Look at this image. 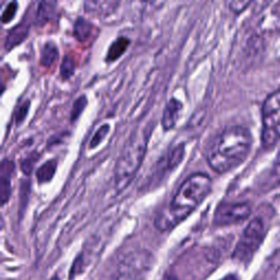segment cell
<instances>
[{
  "label": "cell",
  "mask_w": 280,
  "mask_h": 280,
  "mask_svg": "<svg viewBox=\"0 0 280 280\" xmlns=\"http://www.w3.org/2000/svg\"><path fill=\"white\" fill-rule=\"evenodd\" d=\"M251 212L252 208L248 203L222 202L214 211L213 224L219 227L240 224L250 217Z\"/></svg>",
  "instance_id": "6"
},
{
  "label": "cell",
  "mask_w": 280,
  "mask_h": 280,
  "mask_svg": "<svg viewBox=\"0 0 280 280\" xmlns=\"http://www.w3.org/2000/svg\"><path fill=\"white\" fill-rule=\"evenodd\" d=\"M109 131H110L109 125H103V126L100 127L97 131V133L95 134V136H93L92 139H91L90 148H95L96 146L100 145L101 141L105 138V136L107 135V133H109Z\"/></svg>",
  "instance_id": "16"
},
{
  "label": "cell",
  "mask_w": 280,
  "mask_h": 280,
  "mask_svg": "<svg viewBox=\"0 0 280 280\" xmlns=\"http://www.w3.org/2000/svg\"><path fill=\"white\" fill-rule=\"evenodd\" d=\"M183 109V104L176 99H171L166 105V109L163 111L161 124L166 132L170 131L176 125V121L179 117V113Z\"/></svg>",
  "instance_id": "7"
},
{
  "label": "cell",
  "mask_w": 280,
  "mask_h": 280,
  "mask_svg": "<svg viewBox=\"0 0 280 280\" xmlns=\"http://www.w3.org/2000/svg\"><path fill=\"white\" fill-rule=\"evenodd\" d=\"M211 190V178L206 173H194L179 185L171 202L158 214L154 225L160 231H169L196 210Z\"/></svg>",
  "instance_id": "1"
},
{
  "label": "cell",
  "mask_w": 280,
  "mask_h": 280,
  "mask_svg": "<svg viewBox=\"0 0 280 280\" xmlns=\"http://www.w3.org/2000/svg\"><path fill=\"white\" fill-rule=\"evenodd\" d=\"M17 12V3H10L7 8L5 9L3 13V22L7 23L14 17V14Z\"/></svg>",
  "instance_id": "18"
},
{
  "label": "cell",
  "mask_w": 280,
  "mask_h": 280,
  "mask_svg": "<svg viewBox=\"0 0 280 280\" xmlns=\"http://www.w3.org/2000/svg\"><path fill=\"white\" fill-rule=\"evenodd\" d=\"M252 147V135L247 128L233 125L226 127L212 139L207 149V162L217 173H226L246 159Z\"/></svg>",
  "instance_id": "2"
},
{
  "label": "cell",
  "mask_w": 280,
  "mask_h": 280,
  "mask_svg": "<svg viewBox=\"0 0 280 280\" xmlns=\"http://www.w3.org/2000/svg\"><path fill=\"white\" fill-rule=\"evenodd\" d=\"M280 140V90L269 95L262 106V143L270 149Z\"/></svg>",
  "instance_id": "4"
},
{
  "label": "cell",
  "mask_w": 280,
  "mask_h": 280,
  "mask_svg": "<svg viewBox=\"0 0 280 280\" xmlns=\"http://www.w3.org/2000/svg\"><path fill=\"white\" fill-rule=\"evenodd\" d=\"M58 58V49L53 42H47L43 46L41 53V64L45 67H51L52 65Z\"/></svg>",
  "instance_id": "12"
},
{
  "label": "cell",
  "mask_w": 280,
  "mask_h": 280,
  "mask_svg": "<svg viewBox=\"0 0 280 280\" xmlns=\"http://www.w3.org/2000/svg\"><path fill=\"white\" fill-rule=\"evenodd\" d=\"M14 166L9 160H4L2 164V177H0V199L5 205L9 199L11 194V177L13 174Z\"/></svg>",
  "instance_id": "8"
},
{
  "label": "cell",
  "mask_w": 280,
  "mask_h": 280,
  "mask_svg": "<svg viewBox=\"0 0 280 280\" xmlns=\"http://www.w3.org/2000/svg\"><path fill=\"white\" fill-rule=\"evenodd\" d=\"M93 28H95V26H93V24L90 23L88 20H85L83 18H79L77 19L75 27H74L75 38L79 42H82V43L87 42L92 35Z\"/></svg>",
  "instance_id": "11"
},
{
  "label": "cell",
  "mask_w": 280,
  "mask_h": 280,
  "mask_svg": "<svg viewBox=\"0 0 280 280\" xmlns=\"http://www.w3.org/2000/svg\"><path fill=\"white\" fill-rule=\"evenodd\" d=\"M28 28H30V26H28L25 21H22V22H20L18 25L11 28L8 32V35H7L5 43L7 51H10L13 47L20 45L25 40L28 33Z\"/></svg>",
  "instance_id": "9"
},
{
  "label": "cell",
  "mask_w": 280,
  "mask_h": 280,
  "mask_svg": "<svg viewBox=\"0 0 280 280\" xmlns=\"http://www.w3.org/2000/svg\"><path fill=\"white\" fill-rule=\"evenodd\" d=\"M85 104H87V99L84 98V96L79 98L75 102L74 107H73V112H71V118H73V120H75L79 116V115H80V113L83 111V109L85 107Z\"/></svg>",
  "instance_id": "17"
},
{
  "label": "cell",
  "mask_w": 280,
  "mask_h": 280,
  "mask_svg": "<svg viewBox=\"0 0 280 280\" xmlns=\"http://www.w3.org/2000/svg\"><path fill=\"white\" fill-rule=\"evenodd\" d=\"M75 73V61L70 56H65L60 66V75L64 79H68Z\"/></svg>",
  "instance_id": "15"
},
{
  "label": "cell",
  "mask_w": 280,
  "mask_h": 280,
  "mask_svg": "<svg viewBox=\"0 0 280 280\" xmlns=\"http://www.w3.org/2000/svg\"><path fill=\"white\" fill-rule=\"evenodd\" d=\"M265 233H266V230H265V226L262 219H253L243 231L241 238L234 248L232 257L240 263L247 264L252 260L256 251L260 248L265 238Z\"/></svg>",
  "instance_id": "5"
},
{
  "label": "cell",
  "mask_w": 280,
  "mask_h": 280,
  "mask_svg": "<svg viewBox=\"0 0 280 280\" xmlns=\"http://www.w3.org/2000/svg\"><path fill=\"white\" fill-rule=\"evenodd\" d=\"M51 280H59V279H58V278H57V277H55V278H52Z\"/></svg>",
  "instance_id": "23"
},
{
  "label": "cell",
  "mask_w": 280,
  "mask_h": 280,
  "mask_svg": "<svg viewBox=\"0 0 280 280\" xmlns=\"http://www.w3.org/2000/svg\"><path fill=\"white\" fill-rule=\"evenodd\" d=\"M251 3H248V2H233V3H229V6H230V9H231L232 11L241 12L245 9Z\"/></svg>",
  "instance_id": "20"
},
{
  "label": "cell",
  "mask_w": 280,
  "mask_h": 280,
  "mask_svg": "<svg viewBox=\"0 0 280 280\" xmlns=\"http://www.w3.org/2000/svg\"><path fill=\"white\" fill-rule=\"evenodd\" d=\"M220 280H239V279H238V277H236L235 275L230 274V275H228V276L224 277V278L220 279Z\"/></svg>",
  "instance_id": "21"
},
{
  "label": "cell",
  "mask_w": 280,
  "mask_h": 280,
  "mask_svg": "<svg viewBox=\"0 0 280 280\" xmlns=\"http://www.w3.org/2000/svg\"><path fill=\"white\" fill-rule=\"evenodd\" d=\"M56 3L55 2H42L38 7V12L35 16V24L38 26L45 25L51 21L56 11Z\"/></svg>",
  "instance_id": "10"
},
{
  "label": "cell",
  "mask_w": 280,
  "mask_h": 280,
  "mask_svg": "<svg viewBox=\"0 0 280 280\" xmlns=\"http://www.w3.org/2000/svg\"><path fill=\"white\" fill-rule=\"evenodd\" d=\"M277 167L280 171V150H279V153H278V159H277Z\"/></svg>",
  "instance_id": "22"
},
{
  "label": "cell",
  "mask_w": 280,
  "mask_h": 280,
  "mask_svg": "<svg viewBox=\"0 0 280 280\" xmlns=\"http://www.w3.org/2000/svg\"><path fill=\"white\" fill-rule=\"evenodd\" d=\"M57 162L55 160H49L43 164L42 167L39 168L37 171V177L40 183H46L49 182L53 178L55 171H56Z\"/></svg>",
  "instance_id": "14"
},
{
  "label": "cell",
  "mask_w": 280,
  "mask_h": 280,
  "mask_svg": "<svg viewBox=\"0 0 280 280\" xmlns=\"http://www.w3.org/2000/svg\"><path fill=\"white\" fill-rule=\"evenodd\" d=\"M28 106H30V102L26 101L19 107V110L17 112V124H21L23 121V119L26 116V113L28 110Z\"/></svg>",
  "instance_id": "19"
},
{
  "label": "cell",
  "mask_w": 280,
  "mask_h": 280,
  "mask_svg": "<svg viewBox=\"0 0 280 280\" xmlns=\"http://www.w3.org/2000/svg\"><path fill=\"white\" fill-rule=\"evenodd\" d=\"M129 45V40L126 38H118L116 41L113 42V44L109 48V53H107L106 60L114 61L124 54Z\"/></svg>",
  "instance_id": "13"
},
{
  "label": "cell",
  "mask_w": 280,
  "mask_h": 280,
  "mask_svg": "<svg viewBox=\"0 0 280 280\" xmlns=\"http://www.w3.org/2000/svg\"><path fill=\"white\" fill-rule=\"evenodd\" d=\"M150 128L143 127L135 131L115 163L114 181L117 191H123L131 184L145 158L150 137Z\"/></svg>",
  "instance_id": "3"
}]
</instances>
